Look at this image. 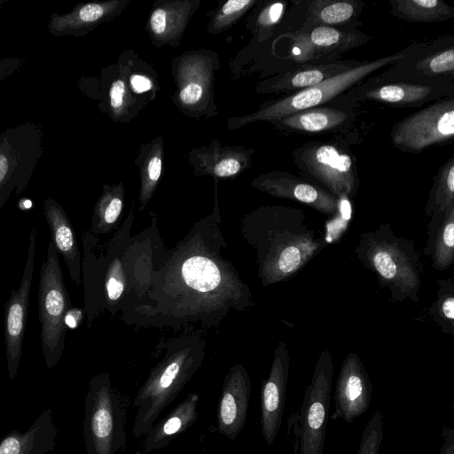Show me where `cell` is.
<instances>
[{"instance_id":"obj_23","label":"cell","mask_w":454,"mask_h":454,"mask_svg":"<svg viewBox=\"0 0 454 454\" xmlns=\"http://www.w3.org/2000/svg\"><path fill=\"white\" fill-rule=\"evenodd\" d=\"M433 94L427 85L413 83H393L372 89L364 97L394 106H416L426 102Z\"/></svg>"},{"instance_id":"obj_24","label":"cell","mask_w":454,"mask_h":454,"mask_svg":"<svg viewBox=\"0 0 454 454\" xmlns=\"http://www.w3.org/2000/svg\"><path fill=\"white\" fill-rule=\"evenodd\" d=\"M391 12L411 22L443 21L454 16V10L439 0H395Z\"/></svg>"},{"instance_id":"obj_30","label":"cell","mask_w":454,"mask_h":454,"mask_svg":"<svg viewBox=\"0 0 454 454\" xmlns=\"http://www.w3.org/2000/svg\"><path fill=\"white\" fill-rule=\"evenodd\" d=\"M383 415L375 411L365 424L356 454H379L383 440Z\"/></svg>"},{"instance_id":"obj_6","label":"cell","mask_w":454,"mask_h":454,"mask_svg":"<svg viewBox=\"0 0 454 454\" xmlns=\"http://www.w3.org/2000/svg\"><path fill=\"white\" fill-rule=\"evenodd\" d=\"M71 307L59 253L50 241L41 265L38 286L41 345L47 369L53 368L63 355L67 331L64 318Z\"/></svg>"},{"instance_id":"obj_18","label":"cell","mask_w":454,"mask_h":454,"mask_svg":"<svg viewBox=\"0 0 454 454\" xmlns=\"http://www.w3.org/2000/svg\"><path fill=\"white\" fill-rule=\"evenodd\" d=\"M58 429L51 409L44 410L25 431L12 430L0 441V454H47L56 446Z\"/></svg>"},{"instance_id":"obj_20","label":"cell","mask_w":454,"mask_h":454,"mask_svg":"<svg viewBox=\"0 0 454 454\" xmlns=\"http://www.w3.org/2000/svg\"><path fill=\"white\" fill-rule=\"evenodd\" d=\"M114 2L77 4L71 12L51 15L48 30L53 36H80L106 18L114 9Z\"/></svg>"},{"instance_id":"obj_28","label":"cell","mask_w":454,"mask_h":454,"mask_svg":"<svg viewBox=\"0 0 454 454\" xmlns=\"http://www.w3.org/2000/svg\"><path fill=\"white\" fill-rule=\"evenodd\" d=\"M122 206L121 191L106 187L94 209L92 232L100 234L110 231L121 215Z\"/></svg>"},{"instance_id":"obj_22","label":"cell","mask_w":454,"mask_h":454,"mask_svg":"<svg viewBox=\"0 0 454 454\" xmlns=\"http://www.w3.org/2000/svg\"><path fill=\"white\" fill-rule=\"evenodd\" d=\"M362 9L354 0H314L309 2L307 28L317 26L331 27L354 20Z\"/></svg>"},{"instance_id":"obj_8","label":"cell","mask_w":454,"mask_h":454,"mask_svg":"<svg viewBox=\"0 0 454 454\" xmlns=\"http://www.w3.org/2000/svg\"><path fill=\"white\" fill-rule=\"evenodd\" d=\"M402 58L403 53H397L355 66L319 84L298 90L283 98L256 114L248 116L247 120V121L259 120L279 121L287 114L315 108L333 99L380 67L395 63Z\"/></svg>"},{"instance_id":"obj_32","label":"cell","mask_w":454,"mask_h":454,"mask_svg":"<svg viewBox=\"0 0 454 454\" xmlns=\"http://www.w3.org/2000/svg\"><path fill=\"white\" fill-rule=\"evenodd\" d=\"M161 157L160 154H153L148 160L142 174V187L140 200L144 206L151 198L153 190L160 179L161 174ZM142 207V208H143Z\"/></svg>"},{"instance_id":"obj_19","label":"cell","mask_w":454,"mask_h":454,"mask_svg":"<svg viewBox=\"0 0 454 454\" xmlns=\"http://www.w3.org/2000/svg\"><path fill=\"white\" fill-rule=\"evenodd\" d=\"M199 395L189 394L164 419L153 425L148 433L143 445V453L166 447L177 435L192 427L198 419Z\"/></svg>"},{"instance_id":"obj_5","label":"cell","mask_w":454,"mask_h":454,"mask_svg":"<svg viewBox=\"0 0 454 454\" xmlns=\"http://www.w3.org/2000/svg\"><path fill=\"white\" fill-rule=\"evenodd\" d=\"M333 376V356L328 349H325L316 363L299 411L287 419V435L293 442L292 454H323Z\"/></svg>"},{"instance_id":"obj_35","label":"cell","mask_w":454,"mask_h":454,"mask_svg":"<svg viewBox=\"0 0 454 454\" xmlns=\"http://www.w3.org/2000/svg\"><path fill=\"white\" fill-rule=\"evenodd\" d=\"M241 168L239 160L235 158H225L220 160L214 168V173L221 177L236 175Z\"/></svg>"},{"instance_id":"obj_26","label":"cell","mask_w":454,"mask_h":454,"mask_svg":"<svg viewBox=\"0 0 454 454\" xmlns=\"http://www.w3.org/2000/svg\"><path fill=\"white\" fill-rule=\"evenodd\" d=\"M454 204V158L439 169L425 208L431 218H442L446 209Z\"/></svg>"},{"instance_id":"obj_1","label":"cell","mask_w":454,"mask_h":454,"mask_svg":"<svg viewBox=\"0 0 454 454\" xmlns=\"http://www.w3.org/2000/svg\"><path fill=\"white\" fill-rule=\"evenodd\" d=\"M244 231L255 248L263 286L289 279L326 246L301 208H259L248 215Z\"/></svg>"},{"instance_id":"obj_13","label":"cell","mask_w":454,"mask_h":454,"mask_svg":"<svg viewBox=\"0 0 454 454\" xmlns=\"http://www.w3.org/2000/svg\"><path fill=\"white\" fill-rule=\"evenodd\" d=\"M372 384L359 356L350 352L344 358L335 387L333 419L351 423L370 407Z\"/></svg>"},{"instance_id":"obj_31","label":"cell","mask_w":454,"mask_h":454,"mask_svg":"<svg viewBox=\"0 0 454 454\" xmlns=\"http://www.w3.org/2000/svg\"><path fill=\"white\" fill-rule=\"evenodd\" d=\"M418 67L428 75L453 74L454 50L452 48L438 52L421 60Z\"/></svg>"},{"instance_id":"obj_21","label":"cell","mask_w":454,"mask_h":454,"mask_svg":"<svg viewBox=\"0 0 454 454\" xmlns=\"http://www.w3.org/2000/svg\"><path fill=\"white\" fill-rule=\"evenodd\" d=\"M348 119V113L332 107H315L282 117L279 121L288 129L305 132H322L338 128Z\"/></svg>"},{"instance_id":"obj_12","label":"cell","mask_w":454,"mask_h":454,"mask_svg":"<svg viewBox=\"0 0 454 454\" xmlns=\"http://www.w3.org/2000/svg\"><path fill=\"white\" fill-rule=\"evenodd\" d=\"M290 362L287 346L280 340L274 351L269 376L261 387L260 423L262 437L268 445L274 442L281 427Z\"/></svg>"},{"instance_id":"obj_4","label":"cell","mask_w":454,"mask_h":454,"mask_svg":"<svg viewBox=\"0 0 454 454\" xmlns=\"http://www.w3.org/2000/svg\"><path fill=\"white\" fill-rule=\"evenodd\" d=\"M83 440L88 454H116L126 448V404L108 372L95 375L85 395Z\"/></svg>"},{"instance_id":"obj_14","label":"cell","mask_w":454,"mask_h":454,"mask_svg":"<svg viewBox=\"0 0 454 454\" xmlns=\"http://www.w3.org/2000/svg\"><path fill=\"white\" fill-rule=\"evenodd\" d=\"M251 395V381L239 364L230 368L220 395L216 424L218 432L233 441L244 428Z\"/></svg>"},{"instance_id":"obj_33","label":"cell","mask_w":454,"mask_h":454,"mask_svg":"<svg viewBox=\"0 0 454 454\" xmlns=\"http://www.w3.org/2000/svg\"><path fill=\"white\" fill-rule=\"evenodd\" d=\"M254 4L253 0H229L217 13L215 20V28H223L229 26L239 16L245 12Z\"/></svg>"},{"instance_id":"obj_40","label":"cell","mask_w":454,"mask_h":454,"mask_svg":"<svg viewBox=\"0 0 454 454\" xmlns=\"http://www.w3.org/2000/svg\"><path fill=\"white\" fill-rule=\"evenodd\" d=\"M133 90L138 93L151 90L153 83L149 78L144 75L134 74L130 78Z\"/></svg>"},{"instance_id":"obj_27","label":"cell","mask_w":454,"mask_h":454,"mask_svg":"<svg viewBox=\"0 0 454 454\" xmlns=\"http://www.w3.org/2000/svg\"><path fill=\"white\" fill-rule=\"evenodd\" d=\"M430 254L433 267L439 270H447L454 262V204L443 214L434 233Z\"/></svg>"},{"instance_id":"obj_38","label":"cell","mask_w":454,"mask_h":454,"mask_svg":"<svg viewBox=\"0 0 454 454\" xmlns=\"http://www.w3.org/2000/svg\"><path fill=\"white\" fill-rule=\"evenodd\" d=\"M83 309L81 308H74L71 307L67 312L66 313L64 322L67 330V329H75L77 328L82 320L83 317Z\"/></svg>"},{"instance_id":"obj_37","label":"cell","mask_w":454,"mask_h":454,"mask_svg":"<svg viewBox=\"0 0 454 454\" xmlns=\"http://www.w3.org/2000/svg\"><path fill=\"white\" fill-rule=\"evenodd\" d=\"M203 93L202 87L198 83H189L182 89L179 97L181 101L186 105L197 103Z\"/></svg>"},{"instance_id":"obj_7","label":"cell","mask_w":454,"mask_h":454,"mask_svg":"<svg viewBox=\"0 0 454 454\" xmlns=\"http://www.w3.org/2000/svg\"><path fill=\"white\" fill-rule=\"evenodd\" d=\"M43 128L26 122L0 133V209L12 192L22 194L27 188L43 153Z\"/></svg>"},{"instance_id":"obj_11","label":"cell","mask_w":454,"mask_h":454,"mask_svg":"<svg viewBox=\"0 0 454 454\" xmlns=\"http://www.w3.org/2000/svg\"><path fill=\"white\" fill-rule=\"evenodd\" d=\"M299 159L304 171L338 200L356 193L357 178L348 154L331 145H315L304 149Z\"/></svg>"},{"instance_id":"obj_16","label":"cell","mask_w":454,"mask_h":454,"mask_svg":"<svg viewBox=\"0 0 454 454\" xmlns=\"http://www.w3.org/2000/svg\"><path fill=\"white\" fill-rule=\"evenodd\" d=\"M365 35L344 32L333 27L317 26L294 36L293 59L299 62L333 58L363 43Z\"/></svg>"},{"instance_id":"obj_39","label":"cell","mask_w":454,"mask_h":454,"mask_svg":"<svg viewBox=\"0 0 454 454\" xmlns=\"http://www.w3.org/2000/svg\"><path fill=\"white\" fill-rule=\"evenodd\" d=\"M443 443L440 448V454H454V430L451 427H443L442 429Z\"/></svg>"},{"instance_id":"obj_3","label":"cell","mask_w":454,"mask_h":454,"mask_svg":"<svg viewBox=\"0 0 454 454\" xmlns=\"http://www.w3.org/2000/svg\"><path fill=\"white\" fill-rule=\"evenodd\" d=\"M355 253L376 274L380 286L387 287L395 301H419L421 286L419 255L413 244L396 236L388 223L363 233Z\"/></svg>"},{"instance_id":"obj_41","label":"cell","mask_w":454,"mask_h":454,"mask_svg":"<svg viewBox=\"0 0 454 454\" xmlns=\"http://www.w3.org/2000/svg\"><path fill=\"white\" fill-rule=\"evenodd\" d=\"M6 78V71L3 64L0 62V81Z\"/></svg>"},{"instance_id":"obj_9","label":"cell","mask_w":454,"mask_h":454,"mask_svg":"<svg viewBox=\"0 0 454 454\" xmlns=\"http://www.w3.org/2000/svg\"><path fill=\"white\" fill-rule=\"evenodd\" d=\"M454 136V99L433 104L399 121L390 137L400 150L419 153Z\"/></svg>"},{"instance_id":"obj_15","label":"cell","mask_w":454,"mask_h":454,"mask_svg":"<svg viewBox=\"0 0 454 454\" xmlns=\"http://www.w3.org/2000/svg\"><path fill=\"white\" fill-rule=\"evenodd\" d=\"M256 188L271 196L301 202L326 215L339 212V200L326 190L285 172H272L254 181Z\"/></svg>"},{"instance_id":"obj_10","label":"cell","mask_w":454,"mask_h":454,"mask_svg":"<svg viewBox=\"0 0 454 454\" xmlns=\"http://www.w3.org/2000/svg\"><path fill=\"white\" fill-rule=\"evenodd\" d=\"M38 226L32 227L20 284L12 288L4 306V340L8 379L12 380L20 364L23 338L27 321L30 291L33 280Z\"/></svg>"},{"instance_id":"obj_36","label":"cell","mask_w":454,"mask_h":454,"mask_svg":"<svg viewBox=\"0 0 454 454\" xmlns=\"http://www.w3.org/2000/svg\"><path fill=\"white\" fill-rule=\"evenodd\" d=\"M110 105L116 112L119 111L123 106L125 95V83L121 80H117L113 82L110 91Z\"/></svg>"},{"instance_id":"obj_34","label":"cell","mask_w":454,"mask_h":454,"mask_svg":"<svg viewBox=\"0 0 454 454\" xmlns=\"http://www.w3.org/2000/svg\"><path fill=\"white\" fill-rule=\"evenodd\" d=\"M285 7L282 2H276L267 6L259 16V26L267 29L276 26L283 16Z\"/></svg>"},{"instance_id":"obj_25","label":"cell","mask_w":454,"mask_h":454,"mask_svg":"<svg viewBox=\"0 0 454 454\" xmlns=\"http://www.w3.org/2000/svg\"><path fill=\"white\" fill-rule=\"evenodd\" d=\"M355 67L349 63H331L307 66L288 72L277 83L278 90H303L321 83L322 82Z\"/></svg>"},{"instance_id":"obj_2","label":"cell","mask_w":454,"mask_h":454,"mask_svg":"<svg viewBox=\"0 0 454 454\" xmlns=\"http://www.w3.org/2000/svg\"><path fill=\"white\" fill-rule=\"evenodd\" d=\"M203 345L196 341L172 344L164 357L150 372L133 400L137 409L132 434L145 435L161 411L168 406L200 367Z\"/></svg>"},{"instance_id":"obj_17","label":"cell","mask_w":454,"mask_h":454,"mask_svg":"<svg viewBox=\"0 0 454 454\" xmlns=\"http://www.w3.org/2000/svg\"><path fill=\"white\" fill-rule=\"evenodd\" d=\"M43 215L51 233V242L62 255L71 279L79 287L82 258L73 224L64 208L52 198L44 200Z\"/></svg>"},{"instance_id":"obj_29","label":"cell","mask_w":454,"mask_h":454,"mask_svg":"<svg viewBox=\"0 0 454 454\" xmlns=\"http://www.w3.org/2000/svg\"><path fill=\"white\" fill-rule=\"evenodd\" d=\"M436 301L428 311L444 333H454V284L451 280L439 281Z\"/></svg>"}]
</instances>
